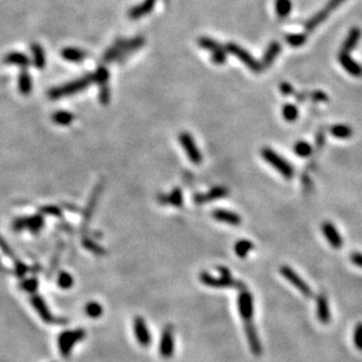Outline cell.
I'll return each mask as SVG.
<instances>
[{
	"label": "cell",
	"instance_id": "obj_1",
	"mask_svg": "<svg viewBox=\"0 0 362 362\" xmlns=\"http://www.w3.org/2000/svg\"><path fill=\"white\" fill-rule=\"evenodd\" d=\"M145 44L144 38L136 37V38L131 39V40H119L115 41V44L112 47H110L104 54V61L112 62V61H121L126 57L139 50L142 45Z\"/></svg>",
	"mask_w": 362,
	"mask_h": 362
},
{
	"label": "cell",
	"instance_id": "obj_2",
	"mask_svg": "<svg viewBox=\"0 0 362 362\" xmlns=\"http://www.w3.org/2000/svg\"><path fill=\"white\" fill-rule=\"evenodd\" d=\"M92 82H94L93 74H86V76L76 79V80L67 82V84L61 85V86L52 88L48 92V98L52 99V100H58V99L65 98V96L72 95V94H76L78 92H82Z\"/></svg>",
	"mask_w": 362,
	"mask_h": 362
},
{
	"label": "cell",
	"instance_id": "obj_3",
	"mask_svg": "<svg viewBox=\"0 0 362 362\" xmlns=\"http://www.w3.org/2000/svg\"><path fill=\"white\" fill-rule=\"evenodd\" d=\"M261 155L270 166H273L278 171L282 176H285L286 179H290L294 175V168L292 167V165L288 161L285 160L282 156H280L275 151H273L272 148L265 147L261 150Z\"/></svg>",
	"mask_w": 362,
	"mask_h": 362
},
{
	"label": "cell",
	"instance_id": "obj_4",
	"mask_svg": "<svg viewBox=\"0 0 362 362\" xmlns=\"http://www.w3.org/2000/svg\"><path fill=\"white\" fill-rule=\"evenodd\" d=\"M85 336H86V332L85 329L78 328L73 330H66V332L61 333L58 336V346H59V352L64 358H68L72 353L73 347L76 346L78 342L84 340Z\"/></svg>",
	"mask_w": 362,
	"mask_h": 362
},
{
	"label": "cell",
	"instance_id": "obj_5",
	"mask_svg": "<svg viewBox=\"0 0 362 362\" xmlns=\"http://www.w3.org/2000/svg\"><path fill=\"white\" fill-rule=\"evenodd\" d=\"M200 281L204 285L208 287H213V288H236L244 290L246 289L244 282L235 280L233 276L226 278V276H220V278H214L213 275L208 274L207 272L200 273Z\"/></svg>",
	"mask_w": 362,
	"mask_h": 362
},
{
	"label": "cell",
	"instance_id": "obj_6",
	"mask_svg": "<svg viewBox=\"0 0 362 362\" xmlns=\"http://www.w3.org/2000/svg\"><path fill=\"white\" fill-rule=\"evenodd\" d=\"M225 50H226L227 52H229L230 54H233L234 57H236L239 60L244 62V64L246 65V66L252 71V72L260 73L261 71L264 70L261 62H259L256 59L253 58V57L250 56L246 50H244L241 46L234 44V42H229V44H227L226 46H225Z\"/></svg>",
	"mask_w": 362,
	"mask_h": 362
},
{
	"label": "cell",
	"instance_id": "obj_7",
	"mask_svg": "<svg viewBox=\"0 0 362 362\" xmlns=\"http://www.w3.org/2000/svg\"><path fill=\"white\" fill-rule=\"evenodd\" d=\"M280 273L285 279H287V280H288L290 284H292L293 286L305 296V298L308 299L312 298L313 292L312 289H310V287L308 286V284H307L304 279H301V276L299 275L295 270H293L288 266H282L280 268Z\"/></svg>",
	"mask_w": 362,
	"mask_h": 362
},
{
	"label": "cell",
	"instance_id": "obj_8",
	"mask_svg": "<svg viewBox=\"0 0 362 362\" xmlns=\"http://www.w3.org/2000/svg\"><path fill=\"white\" fill-rule=\"evenodd\" d=\"M45 220L44 216L41 214H37L33 216H26V218H18L13 221L12 227L14 230L19 232V230L28 229L32 233H38L44 227Z\"/></svg>",
	"mask_w": 362,
	"mask_h": 362
},
{
	"label": "cell",
	"instance_id": "obj_9",
	"mask_svg": "<svg viewBox=\"0 0 362 362\" xmlns=\"http://www.w3.org/2000/svg\"><path fill=\"white\" fill-rule=\"evenodd\" d=\"M238 307L239 313H240L244 322L253 321V315H254V301H253V295L250 294L249 290L244 289L240 290V294L238 298Z\"/></svg>",
	"mask_w": 362,
	"mask_h": 362
},
{
	"label": "cell",
	"instance_id": "obj_10",
	"mask_svg": "<svg viewBox=\"0 0 362 362\" xmlns=\"http://www.w3.org/2000/svg\"><path fill=\"white\" fill-rule=\"evenodd\" d=\"M31 304H32V306L34 307V309L37 310V313H38L39 316L42 319V321L46 322V324H66V320H62V319L59 320V319H57L56 316L51 313V310L50 308H48L46 302H45V300L41 298V296L33 294L32 298H31Z\"/></svg>",
	"mask_w": 362,
	"mask_h": 362
},
{
	"label": "cell",
	"instance_id": "obj_11",
	"mask_svg": "<svg viewBox=\"0 0 362 362\" xmlns=\"http://www.w3.org/2000/svg\"><path fill=\"white\" fill-rule=\"evenodd\" d=\"M179 141H180L181 146L184 147L185 152H186L190 160L195 165L200 164L202 161V154L200 153V151H199V148L196 147L193 136L188 132H181L179 134Z\"/></svg>",
	"mask_w": 362,
	"mask_h": 362
},
{
	"label": "cell",
	"instance_id": "obj_12",
	"mask_svg": "<svg viewBox=\"0 0 362 362\" xmlns=\"http://www.w3.org/2000/svg\"><path fill=\"white\" fill-rule=\"evenodd\" d=\"M174 332H173V327L171 324H167L162 330L161 339H160V346H159V352L160 355L165 359L172 358L174 354Z\"/></svg>",
	"mask_w": 362,
	"mask_h": 362
},
{
	"label": "cell",
	"instance_id": "obj_13",
	"mask_svg": "<svg viewBox=\"0 0 362 362\" xmlns=\"http://www.w3.org/2000/svg\"><path fill=\"white\" fill-rule=\"evenodd\" d=\"M343 1L344 0H329L328 4L326 5V7L322 8L320 12L316 13L314 17H312V18L306 22V30L310 32V31H313L314 28L318 27L321 22H324L327 18H328L330 12H333L335 8L340 6Z\"/></svg>",
	"mask_w": 362,
	"mask_h": 362
},
{
	"label": "cell",
	"instance_id": "obj_14",
	"mask_svg": "<svg viewBox=\"0 0 362 362\" xmlns=\"http://www.w3.org/2000/svg\"><path fill=\"white\" fill-rule=\"evenodd\" d=\"M133 329H134V335L138 340L139 344L142 347H148L152 341L151 338L150 329H148L146 321L141 316H135L133 320Z\"/></svg>",
	"mask_w": 362,
	"mask_h": 362
},
{
	"label": "cell",
	"instance_id": "obj_15",
	"mask_svg": "<svg viewBox=\"0 0 362 362\" xmlns=\"http://www.w3.org/2000/svg\"><path fill=\"white\" fill-rule=\"evenodd\" d=\"M102 186H104V184H102V182L100 181L98 185H96L95 187H94L92 194H91L90 200H88V202H87V206L84 210V216H82V218H84V220H82V229H84V230L86 229L88 224H90L91 218H92V215L94 213V210H95L96 204H98L99 198H100V195H101Z\"/></svg>",
	"mask_w": 362,
	"mask_h": 362
},
{
	"label": "cell",
	"instance_id": "obj_16",
	"mask_svg": "<svg viewBox=\"0 0 362 362\" xmlns=\"http://www.w3.org/2000/svg\"><path fill=\"white\" fill-rule=\"evenodd\" d=\"M244 327L250 350H252V353L255 356H260L262 354V344L254 324H253V321L244 322Z\"/></svg>",
	"mask_w": 362,
	"mask_h": 362
},
{
	"label": "cell",
	"instance_id": "obj_17",
	"mask_svg": "<svg viewBox=\"0 0 362 362\" xmlns=\"http://www.w3.org/2000/svg\"><path fill=\"white\" fill-rule=\"evenodd\" d=\"M321 229L322 233L326 236L327 241L329 242L330 246H332L333 248L335 249L341 248L342 245H343V240H342L340 233L338 232V229H336L332 222H324V224L322 225Z\"/></svg>",
	"mask_w": 362,
	"mask_h": 362
},
{
	"label": "cell",
	"instance_id": "obj_18",
	"mask_svg": "<svg viewBox=\"0 0 362 362\" xmlns=\"http://www.w3.org/2000/svg\"><path fill=\"white\" fill-rule=\"evenodd\" d=\"M228 195V191L226 187L222 186H218L212 188L207 194H195L194 195V202L196 205H201L205 204V202H210L213 200H216V199H221L225 198V196Z\"/></svg>",
	"mask_w": 362,
	"mask_h": 362
},
{
	"label": "cell",
	"instance_id": "obj_19",
	"mask_svg": "<svg viewBox=\"0 0 362 362\" xmlns=\"http://www.w3.org/2000/svg\"><path fill=\"white\" fill-rule=\"evenodd\" d=\"M339 62H340L341 66L349 74L358 76V78L359 76H362V66L359 65L355 60H353V58L348 53L341 52L339 54Z\"/></svg>",
	"mask_w": 362,
	"mask_h": 362
},
{
	"label": "cell",
	"instance_id": "obj_20",
	"mask_svg": "<svg viewBox=\"0 0 362 362\" xmlns=\"http://www.w3.org/2000/svg\"><path fill=\"white\" fill-rule=\"evenodd\" d=\"M318 319L320 320L322 324H328L330 321V312H329V305H328V299L324 293H321L318 296Z\"/></svg>",
	"mask_w": 362,
	"mask_h": 362
},
{
	"label": "cell",
	"instance_id": "obj_21",
	"mask_svg": "<svg viewBox=\"0 0 362 362\" xmlns=\"http://www.w3.org/2000/svg\"><path fill=\"white\" fill-rule=\"evenodd\" d=\"M212 215L215 220L225 222V224L228 225H232V226H238V225L241 224L240 215L226 210H215L214 212L212 213Z\"/></svg>",
	"mask_w": 362,
	"mask_h": 362
},
{
	"label": "cell",
	"instance_id": "obj_22",
	"mask_svg": "<svg viewBox=\"0 0 362 362\" xmlns=\"http://www.w3.org/2000/svg\"><path fill=\"white\" fill-rule=\"evenodd\" d=\"M155 1L156 0H145L144 2H141L138 6L131 8L128 16H130L131 19H139L141 18V17L147 16V14H150L152 12L153 8H154Z\"/></svg>",
	"mask_w": 362,
	"mask_h": 362
},
{
	"label": "cell",
	"instance_id": "obj_23",
	"mask_svg": "<svg viewBox=\"0 0 362 362\" xmlns=\"http://www.w3.org/2000/svg\"><path fill=\"white\" fill-rule=\"evenodd\" d=\"M361 36H362V33H361L360 28L353 27L352 30L349 31L348 36H347V38H346V40H344L343 45H342L341 52L349 53L350 51L354 50L356 45H358L359 40H360Z\"/></svg>",
	"mask_w": 362,
	"mask_h": 362
},
{
	"label": "cell",
	"instance_id": "obj_24",
	"mask_svg": "<svg viewBox=\"0 0 362 362\" xmlns=\"http://www.w3.org/2000/svg\"><path fill=\"white\" fill-rule=\"evenodd\" d=\"M281 52V45L279 42L273 41L270 42L269 46L267 47L266 52L264 54V58H262V67L268 68L270 65L273 64L274 59L279 56V53Z\"/></svg>",
	"mask_w": 362,
	"mask_h": 362
},
{
	"label": "cell",
	"instance_id": "obj_25",
	"mask_svg": "<svg viewBox=\"0 0 362 362\" xmlns=\"http://www.w3.org/2000/svg\"><path fill=\"white\" fill-rule=\"evenodd\" d=\"M61 57L66 61L70 62H81L85 60L87 53L85 51L74 47H66L61 51Z\"/></svg>",
	"mask_w": 362,
	"mask_h": 362
},
{
	"label": "cell",
	"instance_id": "obj_26",
	"mask_svg": "<svg viewBox=\"0 0 362 362\" xmlns=\"http://www.w3.org/2000/svg\"><path fill=\"white\" fill-rule=\"evenodd\" d=\"M5 64H11V65H18L20 67H27L30 65V59L27 56H25L24 53L20 52H11L8 53L6 57L4 58Z\"/></svg>",
	"mask_w": 362,
	"mask_h": 362
},
{
	"label": "cell",
	"instance_id": "obj_27",
	"mask_svg": "<svg viewBox=\"0 0 362 362\" xmlns=\"http://www.w3.org/2000/svg\"><path fill=\"white\" fill-rule=\"evenodd\" d=\"M31 51H32L33 57V64L38 70H42L46 65V56H45L44 48H42L39 44H33L31 46Z\"/></svg>",
	"mask_w": 362,
	"mask_h": 362
},
{
	"label": "cell",
	"instance_id": "obj_28",
	"mask_svg": "<svg viewBox=\"0 0 362 362\" xmlns=\"http://www.w3.org/2000/svg\"><path fill=\"white\" fill-rule=\"evenodd\" d=\"M32 86H33V81L32 78H31L30 73L26 72V71H22V72L19 74V79H18V87H19V92L21 94H27L31 93L32 91Z\"/></svg>",
	"mask_w": 362,
	"mask_h": 362
},
{
	"label": "cell",
	"instance_id": "obj_29",
	"mask_svg": "<svg viewBox=\"0 0 362 362\" xmlns=\"http://www.w3.org/2000/svg\"><path fill=\"white\" fill-rule=\"evenodd\" d=\"M52 120L60 126H68L74 120V114L67 111H57L52 115Z\"/></svg>",
	"mask_w": 362,
	"mask_h": 362
},
{
	"label": "cell",
	"instance_id": "obj_30",
	"mask_svg": "<svg viewBox=\"0 0 362 362\" xmlns=\"http://www.w3.org/2000/svg\"><path fill=\"white\" fill-rule=\"evenodd\" d=\"M330 134L339 139H348L353 135V130L347 125H334L329 130Z\"/></svg>",
	"mask_w": 362,
	"mask_h": 362
},
{
	"label": "cell",
	"instance_id": "obj_31",
	"mask_svg": "<svg viewBox=\"0 0 362 362\" xmlns=\"http://www.w3.org/2000/svg\"><path fill=\"white\" fill-rule=\"evenodd\" d=\"M108 79H110V72L105 66H99L93 73L94 82H96L100 87L108 85Z\"/></svg>",
	"mask_w": 362,
	"mask_h": 362
},
{
	"label": "cell",
	"instance_id": "obj_32",
	"mask_svg": "<svg viewBox=\"0 0 362 362\" xmlns=\"http://www.w3.org/2000/svg\"><path fill=\"white\" fill-rule=\"evenodd\" d=\"M252 249H253V244L248 240H239L234 246L235 254L241 259L246 258Z\"/></svg>",
	"mask_w": 362,
	"mask_h": 362
},
{
	"label": "cell",
	"instance_id": "obj_33",
	"mask_svg": "<svg viewBox=\"0 0 362 362\" xmlns=\"http://www.w3.org/2000/svg\"><path fill=\"white\" fill-rule=\"evenodd\" d=\"M85 313H86V315L90 316V318L98 319L100 318L102 313H104V308H102V306L99 302L91 301L85 306Z\"/></svg>",
	"mask_w": 362,
	"mask_h": 362
},
{
	"label": "cell",
	"instance_id": "obj_34",
	"mask_svg": "<svg viewBox=\"0 0 362 362\" xmlns=\"http://www.w3.org/2000/svg\"><path fill=\"white\" fill-rule=\"evenodd\" d=\"M275 10L280 18H286L292 11V2L290 0H275Z\"/></svg>",
	"mask_w": 362,
	"mask_h": 362
},
{
	"label": "cell",
	"instance_id": "obj_35",
	"mask_svg": "<svg viewBox=\"0 0 362 362\" xmlns=\"http://www.w3.org/2000/svg\"><path fill=\"white\" fill-rule=\"evenodd\" d=\"M282 116L286 121L293 122L298 119L299 116V110L295 105L293 104H286L282 107Z\"/></svg>",
	"mask_w": 362,
	"mask_h": 362
},
{
	"label": "cell",
	"instance_id": "obj_36",
	"mask_svg": "<svg viewBox=\"0 0 362 362\" xmlns=\"http://www.w3.org/2000/svg\"><path fill=\"white\" fill-rule=\"evenodd\" d=\"M184 204V196L180 188H174L170 194L167 195V205H173L175 207H181Z\"/></svg>",
	"mask_w": 362,
	"mask_h": 362
},
{
	"label": "cell",
	"instance_id": "obj_37",
	"mask_svg": "<svg viewBox=\"0 0 362 362\" xmlns=\"http://www.w3.org/2000/svg\"><path fill=\"white\" fill-rule=\"evenodd\" d=\"M294 152L301 158H307L312 154V146L307 141H298L294 145Z\"/></svg>",
	"mask_w": 362,
	"mask_h": 362
},
{
	"label": "cell",
	"instance_id": "obj_38",
	"mask_svg": "<svg viewBox=\"0 0 362 362\" xmlns=\"http://www.w3.org/2000/svg\"><path fill=\"white\" fill-rule=\"evenodd\" d=\"M198 44L200 47L205 48V50L210 51V52H212V53L216 52V51L224 50L220 44H218L215 40H213V39H210V38H200L199 39Z\"/></svg>",
	"mask_w": 362,
	"mask_h": 362
},
{
	"label": "cell",
	"instance_id": "obj_39",
	"mask_svg": "<svg viewBox=\"0 0 362 362\" xmlns=\"http://www.w3.org/2000/svg\"><path fill=\"white\" fill-rule=\"evenodd\" d=\"M82 245H84L85 248L90 250V252L94 253V254L102 255V254H105V253H106V250L102 248L100 245L96 244L95 241L91 240L90 238H84V240H82Z\"/></svg>",
	"mask_w": 362,
	"mask_h": 362
},
{
	"label": "cell",
	"instance_id": "obj_40",
	"mask_svg": "<svg viewBox=\"0 0 362 362\" xmlns=\"http://www.w3.org/2000/svg\"><path fill=\"white\" fill-rule=\"evenodd\" d=\"M73 278L70 273L67 272H61L58 275V286L62 289H68L73 286Z\"/></svg>",
	"mask_w": 362,
	"mask_h": 362
},
{
	"label": "cell",
	"instance_id": "obj_41",
	"mask_svg": "<svg viewBox=\"0 0 362 362\" xmlns=\"http://www.w3.org/2000/svg\"><path fill=\"white\" fill-rule=\"evenodd\" d=\"M306 34H300V33H295V34H288L286 37V40L290 46L293 47H299L301 45H304L306 42Z\"/></svg>",
	"mask_w": 362,
	"mask_h": 362
},
{
	"label": "cell",
	"instance_id": "obj_42",
	"mask_svg": "<svg viewBox=\"0 0 362 362\" xmlns=\"http://www.w3.org/2000/svg\"><path fill=\"white\" fill-rule=\"evenodd\" d=\"M21 288L25 290V292L31 293V294H34L37 288H38V280L36 278H31L25 280L21 284Z\"/></svg>",
	"mask_w": 362,
	"mask_h": 362
},
{
	"label": "cell",
	"instance_id": "obj_43",
	"mask_svg": "<svg viewBox=\"0 0 362 362\" xmlns=\"http://www.w3.org/2000/svg\"><path fill=\"white\" fill-rule=\"evenodd\" d=\"M0 249H1L2 252H4L5 254H6V255L8 256V258L12 259V260L14 261V264H16L17 261H19V259L17 258V255L14 254L13 250L11 249V247L8 246L7 242L5 241V240H4V238H1V236H0Z\"/></svg>",
	"mask_w": 362,
	"mask_h": 362
},
{
	"label": "cell",
	"instance_id": "obj_44",
	"mask_svg": "<svg viewBox=\"0 0 362 362\" xmlns=\"http://www.w3.org/2000/svg\"><path fill=\"white\" fill-rule=\"evenodd\" d=\"M354 344L359 350L362 352V322H359L356 324L354 330Z\"/></svg>",
	"mask_w": 362,
	"mask_h": 362
},
{
	"label": "cell",
	"instance_id": "obj_45",
	"mask_svg": "<svg viewBox=\"0 0 362 362\" xmlns=\"http://www.w3.org/2000/svg\"><path fill=\"white\" fill-rule=\"evenodd\" d=\"M110 100H111V92H110V87H108V85L100 87V91H99V101H100L102 105H108L110 104Z\"/></svg>",
	"mask_w": 362,
	"mask_h": 362
},
{
	"label": "cell",
	"instance_id": "obj_46",
	"mask_svg": "<svg viewBox=\"0 0 362 362\" xmlns=\"http://www.w3.org/2000/svg\"><path fill=\"white\" fill-rule=\"evenodd\" d=\"M226 52L227 51L225 50H220V51H216V52H213L212 54V61L214 62V64L216 65H222L226 62V59H227V56H226Z\"/></svg>",
	"mask_w": 362,
	"mask_h": 362
},
{
	"label": "cell",
	"instance_id": "obj_47",
	"mask_svg": "<svg viewBox=\"0 0 362 362\" xmlns=\"http://www.w3.org/2000/svg\"><path fill=\"white\" fill-rule=\"evenodd\" d=\"M41 213H44V214H51L54 216H60L61 210H59V208L56 206H45L41 208Z\"/></svg>",
	"mask_w": 362,
	"mask_h": 362
},
{
	"label": "cell",
	"instance_id": "obj_48",
	"mask_svg": "<svg viewBox=\"0 0 362 362\" xmlns=\"http://www.w3.org/2000/svg\"><path fill=\"white\" fill-rule=\"evenodd\" d=\"M310 98H312V100H314L316 102H322V101L328 100L327 94L321 92V91H315V92H313L312 94H310Z\"/></svg>",
	"mask_w": 362,
	"mask_h": 362
},
{
	"label": "cell",
	"instance_id": "obj_49",
	"mask_svg": "<svg viewBox=\"0 0 362 362\" xmlns=\"http://www.w3.org/2000/svg\"><path fill=\"white\" fill-rule=\"evenodd\" d=\"M27 270H28L27 266L24 264V262L20 260L16 262V274L18 275L19 278H21V276H24L25 274H26Z\"/></svg>",
	"mask_w": 362,
	"mask_h": 362
},
{
	"label": "cell",
	"instance_id": "obj_50",
	"mask_svg": "<svg viewBox=\"0 0 362 362\" xmlns=\"http://www.w3.org/2000/svg\"><path fill=\"white\" fill-rule=\"evenodd\" d=\"M280 91L284 95H290V94L294 93V88L288 82H282L280 85Z\"/></svg>",
	"mask_w": 362,
	"mask_h": 362
},
{
	"label": "cell",
	"instance_id": "obj_51",
	"mask_svg": "<svg viewBox=\"0 0 362 362\" xmlns=\"http://www.w3.org/2000/svg\"><path fill=\"white\" fill-rule=\"evenodd\" d=\"M350 260H352L353 264L356 265V266L362 268V254H361V253H353V254L350 255Z\"/></svg>",
	"mask_w": 362,
	"mask_h": 362
},
{
	"label": "cell",
	"instance_id": "obj_52",
	"mask_svg": "<svg viewBox=\"0 0 362 362\" xmlns=\"http://www.w3.org/2000/svg\"><path fill=\"white\" fill-rule=\"evenodd\" d=\"M302 185H304L306 190H309V186H312V182H310L309 178L307 175L302 176Z\"/></svg>",
	"mask_w": 362,
	"mask_h": 362
},
{
	"label": "cell",
	"instance_id": "obj_53",
	"mask_svg": "<svg viewBox=\"0 0 362 362\" xmlns=\"http://www.w3.org/2000/svg\"><path fill=\"white\" fill-rule=\"evenodd\" d=\"M324 142V134H322V133L320 132L318 134V136H316V144H318L319 147H321Z\"/></svg>",
	"mask_w": 362,
	"mask_h": 362
}]
</instances>
